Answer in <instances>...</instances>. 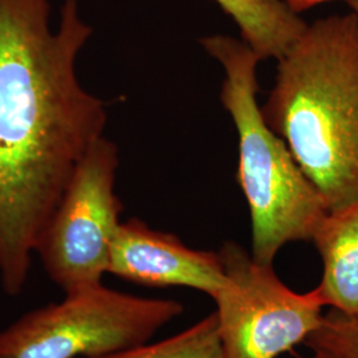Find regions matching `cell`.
Wrapping results in <instances>:
<instances>
[{"instance_id": "1", "label": "cell", "mask_w": 358, "mask_h": 358, "mask_svg": "<svg viewBox=\"0 0 358 358\" xmlns=\"http://www.w3.org/2000/svg\"><path fill=\"white\" fill-rule=\"evenodd\" d=\"M0 0V282L17 296L38 238L80 159L103 137V100L81 85L78 53L93 32L64 0Z\"/></svg>"}, {"instance_id": "2", "label": "cell", "mask_w": 358, "mask_h": 358, "mask_svg": "<svg viewBox=\"0 0 358 358\" xmlns=\"http://www.w3.org/2000/svg\"><path fill=\"white\" fill-rule=\"evenodd\" d=\"M278 65L263 115L328 211L358 199V19L308 24Z\"/></svg>"}, {"instance_id": "3", "label": "cell", "mask_w": 358, "mask_h": 358, "mask_svg": "<svg viewBox=\"0 0 358 358\" xmlns=\"http://www.w3.org/2000/svg\"><path fill=\"white\" fill-rule=\"evenodd\" d=\"M201 43L224 75L220 100L238 131L236 179L251 215V255L272 264L285 244L312 242L328 208L257 103L259 56L231 36H207Z\"/></svg>"}, {"instance_id": "4", "label": "cell", "mask_w": 358, "mask_h": 358, "mask_svg": "<svg viewBox=\"0 0 358 358\" xmlns=\"http://www.w3.org/2000/svg\"><path fill=\"white\" fill-rule=\"evenodd\" d=\"M183 313L176 300L145 299L101 284L65 294L0 331V358H94L149 343Z\"/></svg>"}, {"instance_id": "5", "label": "cell", "mask_w": 358, "mask_h": 358, "mask_svg": "<svg viewBox=\"0 0 358 358\" xmlns=\"http://www.w3.org/2000/svg\"><path fill=\"white\" fill-rule=\"evenodd\" d=\"M118 150L101 137L77 164L66 189L38 238L35 254L64 294L103 282L121 224L115 195Z\"/></svg>"}, {"instance_id": "6", "label": "cell", "mask_w": 358, "mask_h": 358, "mask_svg": "<svg viewBox=\"0 0 358 358\" xmlns=\"http://www.w3.org/2000/svg\"><path fill=\"white\" fill-rule=\"evenodd\" d=\"M219 255L226 287L213 299L223 358H278L317 331L327 307L316 288L294 292L239 244L227 242Z\"/></svg>"}, {"instance_id": "7", "label": "cell", "mask_w": 358, "mask_h": 358, "mask_svg": "<svg viewBox=\"0 0 358 358\" xmlns=\"http://www.w3.org/2000/svg\"><path fill=\"white\" fill-rule=\"evenodd\" d=\"M108 273L146 287H187L213 299L227 282L219 252L190 248L138 219L120 224Z\"/></svg>"}, {"instance_id": "8", "label": "cell", "mask_w": 358, "mask_h": 358, "mask_svg": "<svg viewBox=\"0 0 358 358\" xmlns=\"http://www.w3.org/2000/svg\"><path fill=\"white\" fill-rule=\"evenodd\" d=\"M312 243L322 260V278L316 289L325 306L358 316V199L328 211Z\"/></svg>"}, {"instance_id": "9", "label": "cell", "mask_w": 358, "mask_h": 358, "mask_svg": "<svg viewBox=\"0 0 358 358\" xmlns=\"http://www.w3.org/2000/svg\"><path fill=\"white\" fill-rule=\"evenodd\" d=\"M260 60H280L307 28L282 0H215Z\"/></svg>"}, {"instance_id": "10", "label": "cell", "mask_w": 358, "mask_h": 358, "mask_svg": "<svg viewBox=\"0 0 358 358\" xmlns=\"http://www.w3.org/2000/svg\"><path fill=\"white\" fill-rule=\"evenodd\" d=\"M94 358H223L217 313L158 343Z\"/></svg>"}, {"instance_id": "11", "label": "cell", "mask_w": 358, "mask_h": 358, "mask_svg": "<svg viewBox=\"0 0 358 358\" xmlns=\"http://www.w3.org/2000/svg\"><path fill=\"white\" fill-rule=\"evenodd\" d=\"M306 345L312 352H324L334 358H358V316L331 309Z\"/></svg>"}, {"instance_id": "12", "label": "cell", "mask_w": 358, "mask_h": 358, "mask_svg": "<svg viewBox=\"0 0 358 358\" xmlns=\"http://www.w3.org/2000/svg\"><path fill=\"white\" fill-rule=\"evenodd\" d=\"M294 13H299L303 11H307L309 8H313L316 6H320L328 1H334V0H282ZM346 3L350 0H345Z\"/></svg>"}, {"instance_id": "13", "label": "cell", "mask_w": 358, "mask_h": 358, "mask_svg": "<svg viewBox=\"0 0 358 358\" xmlns=\"http://www.w3.org/2000/svg\"><path fill=\"white\" fill-rule=\"evenodd\" d=\"M348 4H349V7H350L352 13H356V16H357L358 19V0H350V1H348Z\"/></svg>"}, {"instance_id": "14", "label": "cell", "mask_w": 358, "mask_h": 358, "mask_svg": "<svg viewBox=\"0 0 358 358\" xmlns=\"http://www.w3.org/2000/svg\"><path fill=\"white\" fill-rule=\"evenodd\" d=\"M310 358H334L332 356H329V355H327V353H324V352H313V356Z\"/></svg>"}]
</instances>
